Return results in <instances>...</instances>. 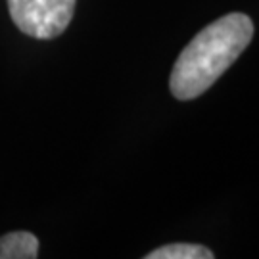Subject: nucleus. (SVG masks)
I'll return each instance as SVG.
<instances>
[{
    "instance_id": "1",
    "label": "nucleus",
    "mask_w": 259,
    "mask_h": 259,
    "mask_svg": "<svg viewBox=\"0 0 259 259\" xmlns=\"http://www.w3.org/2000/svg\"><path fill=\"white\" fill-rule=\"evenodd\" d=\"M253 37V21L246 14H229L209 23L196 35L177 58L169 89L177 100H194L204 94Z\"/></svg>"
},
{
    "instance_id": "2",
    "label": "nucleus",
    "mask_w": 259,
    "mask_h": 259,
    "mask_svg": "<svg viewBox=\"0 0 259 259\" xmlns=\"http://www.w3.org/2000/svg\"><path fill=\"white\" fill-rule=\"evenodd\" d=\"M77 0H8L10 18L27 37H60L73 19Z\"/></svg>"
},
{
    "instance_id": "3",
    "label": "nucleus",
    "mask_w": 259,
    "mask_h": 259,
    "mask_svg": "<svg viewBox=\"0 0 259 259\" xmlns=\"http://www.w3.org/2000/svg\"><path fill=\"white\" fill-rule=\"evenodd\" d=\"M38 240L27 231H14L0 236V259H35Z\"/></svg>"
},
{
    "instance_id": "4",
    "label": "nucleus",
    "mask_w": 259,
    "mask_h": 259,
    "mask_svg": "<svg viewBox=\"0 0 259 259\" xmlns=\"http://www.w3.org/2000/svg\"><path fill=\"white\" fill-rule=\"evenodd\" d=\"M146 259H213V251L200 244L177 242L169 246H161L157 250L144 255Z\"/></svg>"
}]
</instances>
